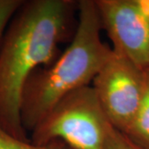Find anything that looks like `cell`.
Masks as SVG:
<instances>
[{
    "label": "cell",
    "instance_id": "obj_4",
    "mask_svg": "<svg viewBox=\"0 0 149 149\" xmlns=\"http://www.w3.org/2000/svg\"><path fill=\"white\" fill-rule=\"evenodd\" d=\"M92 83L109 123L126 133L143 95L145 70L113 51Z\"/></svg>",
    "mask_w": 149,
    "mask_h": 149
},
{
    "label": "cell",
    "instance_id": "obj_9",
    "mask_svg": "<svg viewBox=\"0 0 149 149\" xmlns=\"http://www.w3.org/2000/svg\"><path fill=\"white\" fill-rule=\"evenodd\" d=\"M24 0H0V44L11 19Z\"/></svg>",
    "mask_w": 149,
    "mask_h": 149
},
{
    "label": "cell",
    "instance_id": "obj_5",
    "mask_svg": "<svg viewBox=\"0 0 149 149\" xmlns=\"http://www.w3.org/2000/svg\"><path fill=\"white\" fill-rule=\"evenodd\" d=\"M102 30L113 51L143 70L149 69V20L137 0H95Z\"/></svg>",
    "mask_w": 149,
    "mask_h": 149
},
{
    "label": "cell",
    "instance_id": "obj_8",
    "mask_svg": "<svg viewBox=\"0 0 149 149\" xmlns=\"http://www.w3.org/2000/svg\"><path fill=\"white\" fill-rule=\"evenodd\" d=\"M104 149H144L109 123Z\"/></svg>",
    "mask_w": 149,
    "mask_h": 149
},
{
    "label": "cell",
    "instance_id": "obj_7",
    "mask_svg": "<svg viewBox=\"0 0 149 149\" xmlns=\"http://www.w3.org/2000/svg\"><path fill=\"white\" fill-rule=\"evenodd\" d=\"M0 149H72L60 141L39 145L31 140L23 141L12 136L0 127Z\"/></svg>",
    "mask_w": 149,
    "mask_h": 149
},
{
    "label": "cell",
    "instance_id": "obj_6",
    "mask_svg": "<svg viewBox=\"0 0 149 149\" xmlns=\"http://www.w3.org/2000/svg\"><path fill=\"white\" fill-rule=\"evenodd\" d=\"M125 134L143 148L149 149V69L145 70V86L139 109Z\"/></svg>",
    "mask_w": 149,
    "mask_h": 149
},
{
    "label": "cell",
    "instance_id": "obj_1",
    "mask_svg": "<svg viewBox=\"0 0 149 149\" xmlns=\"http://www.w3.org/2000/svg\"><path fill=\"white\" fill-rule=\"evenodd\" d=\"M78 1H23L0 44V127L29 141L21 120V98L29 76L58 57L59 46L75 30Z\"/></svg>",
    "mask_w": 149,
    "mask_h": 149
},
{
    "label": "cell",
    "instance_id": "obj_3",
    "mask_svg": "<svg viewBox=\"0 0 149 149\" xmlns=\"http://www.w3.org/2000/svg\"><path fill=\"white\" fill-rule=\"evenodd\" d=\"M109 121L93 87L64 97L31 132L33 143L60 141L72 149H104Z\"/></svg>",
    "mask_w": 149,
    "mask_h": 149
},
{
    "label": "cell",
    "instance_id": "obj_2",
    "mask_svg": "<svg viewBox=\"0 0 149 149\" xmlns=\"http://www.w3.org/2000/svg\"><path fill=\"white\" fill-rule=\"evenodd\" d=\"M78 17L69 46L52 63L36 70L23 87L20 111L27 133L61 100L89 86L113 53L101 38L95 1H78Z\"/></svg>",
    "mask_w": 149,
    "mask_h": 149
},
{
    "label": "cell",
    "instance_id": "obj_10",
    "mask_svg": "<svg viewBox=\"0 0 149 149\" xmlns=\"http://www.w3.org/2000/svg\"><path fill=\"white\" fill-rule=\"evenodd\" d=\"M137 3L144 16L149 20V0H137Z\"/></svg>",
    "mask_w": 149,
    "mask_h": 149
}]
</instances>
